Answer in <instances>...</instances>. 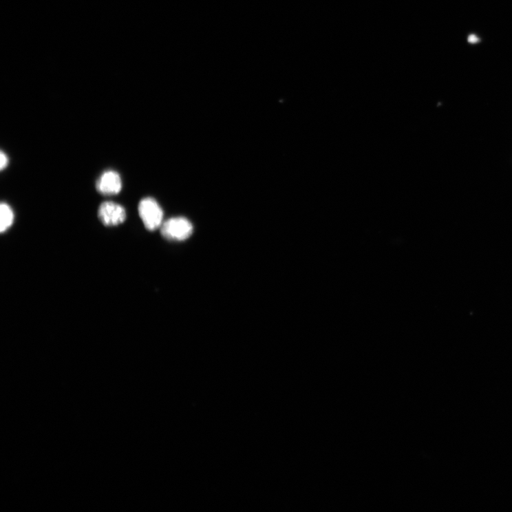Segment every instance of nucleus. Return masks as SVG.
<instances>
[{"mask_svg":"<svg viewBox=\"0 0 512 512\" xmlns=\"http://www.w3.org/2000/svg\"><path fill=\"white\" fill-rule=\"evenodd\" d=\"M193 225L186 218L175 217L163 222L160 227L162 237L169 241L182 242L193 233Z\"/></svg>","mask_w":512,"mask_h":512,"instance_id":"f257e3e1","label":"nucleus"},{"mask_svg":"<svg viewBox=\"0 0 512 512\" xmlns=\"http://www.w3.org/2000/svg\"><path fill=\"white\" fill-rule=\"evenodd\" d=\"M139 215L149 231H156L163 224V211L159 204L153 198L142 200L138 206Z\"/></svg>","mask_w":512,"mask_h":512,"instance_id":"f03ea898","label":"nucleus"},{"mask_svg":"<svg viewBox=\"0 0 512 512\" xmlns=\"http://www.w3.org/2000/svg\"><path fill=\"white\" fill-rule=\"evenodd\" d=\"M98 215L100 221L106 226H115L124 222L126 211L120 204L113 202H105L100 204Z\"/></svg>","mask_w":512,"mask_h":512,"instance_id":"7ed1b4c3","label":"nucleus"},{"mask_svg":"<svg viewBox=\"0 0 512 512\" xmlns=\"http://www.w3.org/2000/svg\"><path fill=\"white\" fill-rule=\"evenodd\" d=\"M122 186L120 175L113 170L103 173L96 182V189L105 195H117Z\"/></svg>","mask_w":512,"mask_h":512,"instance_id":"20e7f679","label":"nucleus"},{"mask_svg":"<svg viewBox=\"0 0 512 512\" xmlns=\"http://www.w3.org/2000/svg\"><path fill=\"white\" fill-rule=\"evenodd\" d=\"M0 215H1L0 231L3 233L12 226L14 216L12 209L6 203H2L0 206Z\"/></svg>","mask_w":512,"mask_h":512,"instance_id":"39448f33","label":"nucleus"},{"mask_svg":"<svg viewBox=\"0 0 512 512\" xmlns=\"http://www.w3.org/2000/svg\"><path fill=\"white\" fill-rule=\"evenodd\" d=\"M8 162L9 159L7 155L2 151L1 154H0V168L3 170L8 166Z\"/></svg>","mask_w":512,"mask_h":512,"instance_id":"423d86ee","label":"nucleus"},{"mask_svg":"<svg viewBox=\"0 0 512 512\" xmlns=\"http://www.w3.org/2000/svg\"><path fill=\"white\" fill-rule=\"evenodd\" d=\"M480 39L475 34H472L471 36H469L468 37V41L469 43H471V44H476L479 41Z\"/></svg>","mask_w":512,"mask_h":512,"instance_id":"0eeeda50","label":"nucleus"}]
</instances>
